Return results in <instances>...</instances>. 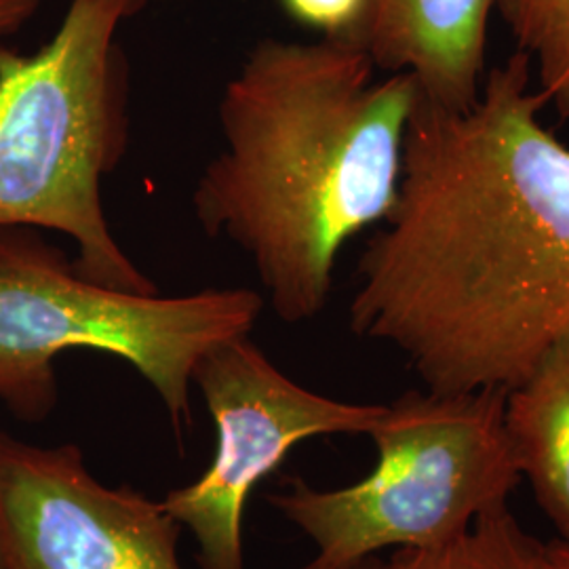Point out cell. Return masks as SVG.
I'll list each match as a JSON object with an SVG mask.
<instances>
[{
	"label": "cell",
	"instance_id": "cell-1",
	"mask_svg": "<svg viewBox=\"0 0 569 569\" xmlns=\"http://www.w3.org/2000/svg\"><path fill=\"white\" fill-rule=\"evenodd\" d=\"M523 51L465 108L420 93L397 199L359 260L350 329L430 392L519 387L569 336V148Z\"/></svg>",
	"mask_w": 569,
	"mask_h": 569
},
{
	"label": "cell",
	"instance_id": "cell-2",
	"mask_svg": "<svg viewBox=\"0 0 569 569\" xmlns=\"http://www.w3.org/2000/svg\"><path fill=\"white\" fill-rule=\"evenodd\" d=\"M378 72L340 34L264 39L222 93V148L194 186V218L243 251L284 323L326 308L342 247L397 199L418 84Z\"/></svg>",
	"mask_w": 569,
	"mask_h": 569
},
{
	"label": "cell",
	"instance_id": "cell-3",
	"mask_svg": "<svg viewBox=\"0 0 569 569\" xmlns=\"http://www.w3.org/2000/svg\"><path fill=\"white\" fill-rule=\"evenodd\" d=\"M150 0H70L51 41L0 47V228L53 230L77 244L74 270L127 293L159 287L122 249L102 183L129 150L131 74L122 23Z\"/></svg>",
	"mask_w": 569,
	"mask_h": 569
},
{
	"label": "cell",
	"instance_id": "cell-4",
	"mask_svg": "<svg viewBox=\"0 0 569 569\" xmlns=\"http://www.w3.org/2000/svg\"><path fill=\"white\" fill-rule=\"evenodd\" d=\"M262 308L244 287L140 296L93 283L34 228H0V401L41 422L60 399L58 357L93 350L133 367L182 432L204 355L249 336Z\"/></svg>",
	"mask_w": 569,
	"mask_h": 569
},
{
	"label": "cell",
	"instance_id": "cell-5",
	"mask_svg": "<svg viewBox=\"0 0 569 569\" xmlns=\"http://www.w3.org/2000/svg\"><path fill=\"white\" fill-rule=\"evenodd\" d=\"M505 401L502 390H409L367 435L378 460L366 479L338 489L291 479L272 493V507L315 547L305 569H355L387 549H441L507 507L521 475Z\"/></svg>",
	"mask_w": 569,
	"mask_h": 569
},
{
	"label": "cell",
	"instance_id": "cell-6",
	"mask_svg": "<svg viewBox=\"0 0 569 569\" xmlns=\"http://www.w3.org/2000/svg\"><path fill=\"white\" fill-rule=\"evenodd\" d=\"M194 385L218 430L216 456L197 481L169 491L163 507L197 540L203 569H247L249 496L291 449L315 437L369 435L387 411L298 385L249 336L207 352Z\"/></svg>",
	"mask_w": 569,
	"mask_h": 569
},
{
	"label": "cell",
	"instance_id": "cell-7",
	"mask_svg": "<svg viewBox=\"0 0 569 569\" xmlns=\"http://www.w3.org/2000/svg\"><path fill=\"white\" fill-rule=\"evenodd\" d=\"M180 531L163 502L93 477L81 448L0 432V569H183Z\"/></svg>",
	"mask_w": 569,
	"mask_h": 569
},
{
	"label": "cell",
	"instance_id": "cell-8",
	"mask_svg": "<svg viewBox=\"0 0 569 569\" xmlns=\"http://www.w3.org/2000/svg\"><path fill=\"white\" fill-rule=\"evenodd\" d=\"M498 0H366L346 30L378 70L409 74L446 108L475 102L483 82L488 21Z\"/></svg>",
	"mask_w": 569,
	"mask_h": 569
},
{
	"label": "cell",
	"instance_id": "cell-9",
	"mask_svg": "<svg viewBox=\"0 0 569 569\" xmlns=\"http://www.w3.org/2000/svg\"><path fill=\"white\" fill-rule=\"evenodd\" d=\"M505 428L521 481L569 542V336L507 392Z\"/></svg>",
	"mask_w": 569,
	"mask_h": 569
},
{
	"label": "cell",
	"instance_id": "cell-10",
	"mask_svg": "<svg viewBox=\"0 0 569 569\" xmlns=\"http://www.w3.org/2000/svg\"><path fill=\"white\" fill-rule=\"evenodd\" d=\"M536 540L509 505L483 515L462 538L432 550H399L378 569H542Z\"/></svg>",
	"mask_w": 569,
	"mask_h": 569
},
{
	"label": "cell",
	"instance_id": "cell-11",
	"mask_svg": "<svg viewBox=\"0 0 569 569\" xmlns=\"http://www.w3.org/2000/svg\"><path fill=\"white\" fill-rule=\"evenodd\" d=\"M519 51L536 70L538 91L569 121V0H498Z\"/></svg>",
	"mask_w": 569,
	"mask_h": 569
},
{
	"label": "cell",
	"instance_id": "cell-12",
	"mask_svg": "<svg viewBox=\"0 0 569 569\" xmlns=\"http://www.w3.org/2000/svg\"><path fill=\"white\" fill-rule=\"evenodd\" d=\"M293 20L326 34H345L357 21L366 0H281Z\"/></svg>",
	"mask_w": 569,
	"mask_h": 569
},
{
	"label": "cell",
	"instance_id": "cell-13",
	"mask_svg": "<svg viewBox=\"0 0 569 569\" xmlns=\"http://www.w3.org/2000/svg\"><path fill=\"white\" fill-rule=\"evenodd\" d=\"M42 0H0V41L20 32L37 16Z\"/></svg>",
	"mask_w": 569,
	"mask_h": 569
},
{
	"label": "cell",
	"instance_id": "cell-14",
	"mask_svg": "<svg viewBox=\"0 0 569 569\" xmlns=\"http://www.w3.org/2000/svg\"><path fill=\"white\" fill-rule=\"evenodd\" d=\"M542 569H569V542L559 538L545 542Z\"/></svg>",
	"mask_w": 569,
	"mask_h": 569
},
{
	"label": "cell",
	"instance_id": "cell-15",
	"mask_svg": "<svg viewBox=\"0 0 569 569\" xmlns=\"http://www.w3.org/2000/svg\"><path fill=\"white\" fill-rule=\"evenodd\" d=\"M355 569H378V563H371V561H367L363 566H359V568Z\"/></svg>",
	"mask_w": 569,
	"mask_h": 569
}]
</instances>
